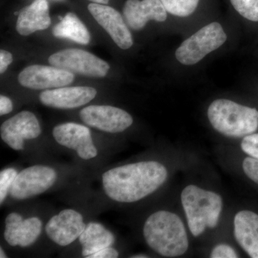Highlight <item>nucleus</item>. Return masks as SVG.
<instances>
[{"mask_svg":"<svg viewBox=\"0 0 258 258\" xmlns=\"http://www.w3.org/2000/svg\"><path fill=\"white\" fill-rule=\"evenodd\" d=\"M214 128L226 137L240 138L254 134L258 128V111L227 99L212 102L208 111Z\"/></svg>","mask_w":258,"mask_h":258,"instance_id":"3","label":"nucleus"},{"mask_svg":"<svg viewBox=\"0 0 258 258\" xmlns=\"http://www.w3.org/2000/svg\"><path fill=\"white\" fill-rule=\"evenodd\" d=\"M88 9L97 23L109 34L120 49L127 50L133 45V38L130 30L121 15L117 10L98 3H91L88 5Z\"/></svg>","mask_w":258,"mask_h":258,"instance_id":"13","label":"nucleus"},{"mask_svg":"<svg viewBox=\"0 0 258 258\" xmlns=\"http://www.w3.org/2000/svg\"><path fill=\"white\" fill-rule=\"evenodd\" d=\"M41 132L37 117L28 111L20 112L5 120L0 128L1 139L15 151L23 150L25 140L36 139Z\"/></svg>","mask_w":258,"mask_h":258,"instance_id":"9","label":"nucleus"},{"mask_svg":"<svg viewBox=\"0 0 258 258\" xmlns=\"http://www.w3.org/2000/svg\"><path fill=\"white\" fill-rule=\"evenodd\" d=\"M242 168L246 175L258 184V159L252 157L245 158Z\"/></svg>","mask_w":258,"mask_h":258,"instance_id":"25","label":"nucleus"},{"mask_svg":"<svg viewBox=\"0 0 258 258\" xmlns=\"http://www.w3.org/2000/svg\"><path fill=\"white\" fill-rule=\"evenodd\" d=\"M118 252L111 247L98 251L96 253L88 256V258H116L118 257Z\"/></svg>","mask_w":258,"mask_h":258,"instance_id":"27","label":"nucleus"},{"mask_svg":"<svg viewBox=\"0 0 258 258\" xmlns=\"http://www.w3.org/2000/svg\"><path fill=\"white\" fill-rule=\"evenodd\" d=\"M42 229V221L38 217L23 220L21 215L13 212L5 219V240L13 247H28L37 240Z\"/></svg>","mask_w":258,"mask_h":258,"instance_id":"14","label":"nucleus"},{"mask_svg":"<svg viewBox=\"0 0 258 258\" xmlns=\"http://www.w3.org/2000/svg\"><path fill=\"white\" fill-rule=\"evenodd\" d=\"M57 179V173L50 166L35 165L18 173L10 189L15 200H23L45 192Z\"/></svg>","mask_w":258,"mask_h":258,"instance_id":"7","label":"nucleus"},{"mask_svg":"<svg viewBox=\"0 0 258 258\" xmlns=\"http://www.w3.org/2000/svg\"><path fill=\"white\" fill-rule=\"evenodd\" d=\"M18 172L13 168H8L0 172V204L3 205L10 188L14 182Z\"/></svg>","mask_w":258,"mask_h":258,"instance_id":"23","label":"nucleus"},{"mask_svg":"<svg viewBox=\"0 0 258 258\" xmlns=\"http://www.w3.org/2000/svg\"><path fill=\"white\" fill-rule=\"evenodd\" d=\"M234 9L249 21L258 22V0H230Z\"/></svg>","mask_w":258,"mask_h":258,"instance_id":"22","label":"nucleus"},{"mask_svg":"<svg viewBox=\"0 0 258 258\" xmlns=\"http://www.w3.org/2000/svg\"><path fill=\"white\" fill-rule=\"evenodd\" d=\"M13 60V55L10 52L4 50H0V74H4Z\"/></svg>","mask_w":258,"mask_h":258,"instance_id":"28","label":"nucleus"},{"mask_svg":"<svg viewBox=\"0 0 258 258\" xmlns=\"http://www.w3.org/2000/svg\"><path fill=\"white\" fill-rule=\"evenodd\" d=\"M210 257L212 258H237L238 257L233 248L227 244H220L212 250Z\"/></svg>","mask_w":258,"mask_h":258,"instance_id":"26","label":"nucleus"},{"mask_svg":"<svg viewBox=\"0 0 258 258\" xmlns=\"http://www.w3.org/2000/svg\"><path fill=\"white\" fill-rule=\"evenodd\" d=\"M97 91L92 87L57 88L47 90L40 94L42 104L51 108L71 109L84 106L96 96Z\"/></svg>","mask_w":258,"mask_h":258,"instance_id":"15","label":"nucleus"},{"mask_svg":"<svg viewBox=\"0 0 258 258\" xmlns=\"http://www.w3.org/2000/svg\"><path fill=\"white\" fill-rule=\"evenodd\" d=\"M48 61L54 67L87 77H105L110 69L109 64L106 61L80 49L70 48L59 51L52 54Z\"/></svg>","mask_w":258,"mask_h":258,"instance_id":"6","label":"nucleus"},{"mask_svg":"<svg viewBox=\"0 0 258 258\" xmlns=\"http://www.w3.org/2000/svg\"><path fill=\"white\" fill-rule=\"evenodd\" d=\"M241 148L245 154L258 159V134L244 137L241 143Z\"/></svg>","mask_w":258,"mask_h":258,"instance_id":"24","label":"nucleus"},{"mask_svg":"<svg viewBox=\"0 0 258 258\" xmlns=\"http://www.w3.org/2000/svg\"><path fill=\"white\" fill-rule=\"evenodd\" d=\"M167 176V170L161 163L142 161L109 169L102 175V184L111 200L132 203L157 191Z\"/></svg>","mask_w":258,"mask_h":258,"instance_id":"1","label":"nucleus"},{"mask_svg":"<svg viewBox=\"0 0 258 258\" xmlns=\"http://www.w3.org/2000/svg\"><path fill=\"white\" fill-rule=\"evenodd\" d=\"M86 227L81 213L66 209L51 217L45 226V232L52 242L64 247L79 238Z\"/></svg>","mask_w":258,"mask_h":258,"instance_id":"10","label":"nucleus"},{"mask_svg":"<svg viewBox=\"0 0 258 258\" xmlns=\"http://www.w3.org/2000/svg\"><path fill=\"white\" fill-rule=\"evenodd\" d=\"M134 257V258H143V257H148L147 256H146V255H140V256H137V255H136V256H134V257Z\"/></svg>","mask_w":258,"mask_h":258,"instance_id":"32","label":"nucleus"},{"mask_svg":"<svg viewBox=\"0 0 258 258\" xmlns=\"http://www.w3.org/2000/svg\"><path fill=\"white\" fill-rule=\"evenodd\" d=\"M236 240L250 257L258 258V215L242 210L234 219Z\"/></svg>","mask_w":258,"mask_h":258,"instance_id":"17","label":"nucleus"},{"mask_svg":"<svg viewBox=\"0 0 258 258\" xmlns=\"http://www.w3.org/2000/svg\"><path fill=\"white\" fill-rule=\"evenodd\" d=\"M74 74L54 66L33 64L23 70L18 76L24 87L34 90L61 88L74 81Z\"/></svg>","mask_w":258,"mask_h":258,"instance_id":"12","label":"nucleus"},{"mask_svg":"<svg viewBox=\"0 0 258 258\" xmlns=\"http://www.w3.org/2000/svg\"><path fill=\"white\" fill-rule=\"evenodd\" d=\"M123 13L125 23L135 30H142L149 20L164 22L167 18L161 0H127Z\"/></svg>","mask_w":258,"mask_h":258,"instance_id":"16","label":"nucleus"},{"mask_svg":"<svg viewBox=\"0 0 258 258\" xmlns=\"http://www.w3.org/2000/svg\"><path fill=\"white\" fill-rule=\"evenodd\" d=\"M83 123L102 132L116 134L124 132L133 123L132 115L111 106H89L80 112Z\"/></svg>","mask_w":258,"mask_h":258,"instance_id":"8","label":"nucleus"},{"mask_svg":"<svg viewBox=\"0 0 258 258\" xmlns=\"http://www.w3.org/2000/svg\"><path fill=\"white\" fill-rule=\"evenodd\" d=\"M181 200L190 232L195 237L202 235L207 227H216L222 209L218 194L189 185L181 192Z\"/></svg>","mask_w":258,"mask_h":258,"instance_id":"4","label":"nucleus"},{"mask_svg":"<svg viewBox=\"0 0 258 258\" xmlns=\"http://www.w3.org/2000/svg\"><path fill=\"white\" fill-rule=\"evenodd\" d=\"M79 239L82 245V254L85 257L111 247L115 242L112 232L98 222H89L86 225V229Z\"/></svg>","mask_w":258,"mask_h":258,"instance_id":"19","label":"nucleus"},{"mask_svg":"<svg viewBox=\"0 0 258 258\" xmlns=\"http://www.w3.org/2000/svg\"><path fill=\"white\" fill-rule=\"evenodd\" d=\"M0 252H1V254H0V257L1 258H5L7 257L6 254H5L4 251H3V249L0 248Z\"/></svg>","mask_w":258,"mask_h":258,"instance_id":"31","label":"nucleus"},{"mask_svg":"<svg viewBox=\"0 0 258 258\" xmlns=\"http://www.w3.org/2000/svg\"><path fill=\"white\" fill-rule=\"evenodd\" d=\"M51 24L46 0H35L19 13L16 30L23 36L48 28Z\"/></svg>","mask_w":258,"mask_h":258,"instance_id":"18","label":"nucleus"},{"mask_svg":"<svg viewBox=\"0 0 258 258\" xmlns=\"http://www.w3.org/2000/svg\"><path fill=\"white\" fill-rule=\"evenodd\" d=\"M52 135L57 143L76 151L81 159L89 160L98 155L91 131L85 125L76 123H62L56 125L52 130Z\"/></svg>","mask_w":258,"mask_h":258,"instance_id":"11","label":"nucleus"},{"mask_svg":"<svg viewBox=\"0 0 258 258\" xmlns=\"http://www.w3.org/2000/svg\"><path fill=\"white\" fill-rule=\"evenodd\" d=\"M13 102L8 97L1 95L0 96V115H6L13 111Z\"/></svg>","mask_w":258,"mask_h":258,"instance_id":"29","label":"nucleus"},{"mask_svg":"<svg viewBox=\"0 0 258 258\" xmlns=\"http://www.w3.org/2000/svg\"><path fill=\"white\" fill-rule=\"evenodd\" d=\"M89 1L93 2L94 3H98V4L107 5L109 0H89Z\"/></svg>","mask_w":258,"mask_h":258,"instance_id":"30","label":"nucleus"},{"mask_svg":"<svg viewBox=\"0 0 258 258\" xmlns=\"http://www.w3.org/2000/svg\"><path fill=\"white\" fill-rule=\"evenodd\" d=\"M54 36L59 38H68L73 41L88 45L91 35L87 28L74 13H68L52 30Z\"/></svg>","mask_w":258,"mask_h":258,"instance_id":"20","label":"nucleus"},{"mask_svg":"<svg viewBox=\"0 0 258 258\" xmlns=\"http://www.w3.org/2000/svg\"><path fill=\"white\" fill-rule=\"evenodd\" d=\"M227 38L220 23L209 24L181 43L176 51V60L185 66L198 63L209 53L221 47Z\"/></svg>","mask_w":258,"mask_h":258,"instance_id":"5","label":"nucleus"},{"mask_svg":"<svg viewBox=\"0 0 258 258\" xmlns=\"http://www.w3.org/2000/svg\"><path fill=\"white\" fill-rule=\"evenodd\" d=\"M169 14L176 17L189 16L198 8L200 0H161Z\"/></svg>","mask_w":258,"mask_h":258,"instance_id":"21","label":"nucleus"},{"mask_svg":"<svg viewBox=\"0 0 258 258\" xmlns=\"http://www.w3.org/2000/svg\"><path fill=\"white\" fill-rule=\"evenodd\" d=\"M144 236L148 245L164 257H179L189 247L184 223L178 215L170 212L161 210L148 217Z\"/></svg>","mask_w":258,"mask_h":258,"instance_id":"2","label":"nucleus"}]
</instances>
